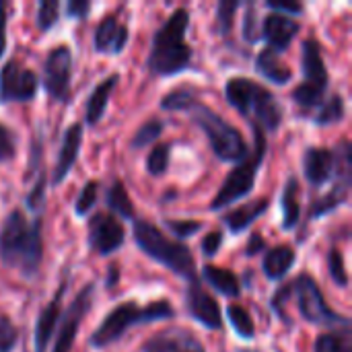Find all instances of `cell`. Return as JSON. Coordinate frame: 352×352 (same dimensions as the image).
<instances>
[{
    "mask_svg": "<svg viewBox=\"0 0 352 352\" xmlns=\"http://www.w3.org/2000/svg\"><path fill=\"white\" fill-rule=\"evenodd\" d=\"M225 97L243 118L254 124V128H260L262 132H274L283 124V105L278 99L252 78H229L225 85Z\"/></svg>",
    "mask_w": 352,
    "mask_h": 352,
    "instance_id": "3",
    "label": "cell"
},
{
    "mask_svg": "<svg viewBox=\"0 0 352 352\" xmlns=\"http://www.w3.org/2000/svg\"><path fill=\"white\" fill-rule=\"evenodd\" d=\"M39 80L29 68H23L16 60H8L0 70V103L31 101L37 95Z\"/></svg>",
    "mask_w": 352,
    "mask_h": 352,
    "instance_id": "11",
    "label": "cell"
},
{
    "mask_svg": "<svg viewBox=\"0 0 352 352\" xmlns=\"http://www.w3.org/2000/svg\"><path fill=\"white\" fill-rule=\"evenodd\" d=\"M243 37L250 43H256L260 39L258 14H256V6L254 4H248V8H245V16H243Z\"/></svg>",
    "mask_w": 352,
    "mask_h": 352,
    "instance_id": "43",
    "label": "cell"
},
{
    "mask_svg": "<svg viewBox=\"0 0 352 352\" xmlns=\"http://www.w3.org/2000/svg\"><path fill=\"white\" fill-rule=\"evenodd\" d=\"M165 227L179 239H186V237H192L196 235L200 229H202V223L200 221H165Z\"/></svg>",
    "mask_w": 352,
    "mask_h": 352,
    "instance_id": "42",
    "label": "cell"
},
{
    "mask_svg": "<svg viewBox=\"0 0 352 352\" xmlns=\"http://www.w3.org/2000/svg\"><path fill=\"white\" fill-rule=\"evenodd\" d=\"M227 318H229V324H231V328L235 330V334L239 338H243V340H254L256 338V326H254V320L248 314V309H243L241 305L231 303L227 307Z\"/></svg>",
    "mask_w": 352,
    "mask_h": 352,
    "instance_id": "29",
    "label": "cell"
},
{
    "mask_svg": "<svg viewBox=\"0 0 352 352\" xmlns=\"http://www.w3.org/2000/svg\"><path fill=\"white\" fill-rule=\"evenodd\" d=\"M64 289L66 287L62 285L60 291L54 295V299L37 316L35 332H33V346H35V352H45L50 340H52V336H54L56 324L60 322V316H62V293H64Z\"/></svg>",
    "mask_w": 352,
    "mask_h": 352,
    "instance_id": "20",
    "label": "cell"
},
{
    "mask_svg": "<svg viewBox=\"0 0 352 352\" xmlns=\"http://www.w3.org/2000/svg\"><path fill=\"white\" fill-rule=\"evenodd\" d=\"M297 192H299V182L295 177H291L283 192V229L285 231L295 229L301 219V206L297 202Z\"/></svg>",
    "mask_w": 352,
    "mask_h": 352,
    "instance_id": "27",
    "label": "cell"
},
{
    "mask_svg": "<svg viewBox=\"0 0 352 352\" xmlns=\"http://www.w3.org/2000/svg\"><path fill=\"white\" fill-rule=\"evenodd\" d=\"M349 188H351V179H340V182H336V186H334L324 198H320V200L311 206V210H309L311 219L324 217V214L336 210L338 206L346 204V200H349Z\"/></svg>",
    "mask_w": 352,
    "mask_h": 352,
    "instance_id": "26",
    "label": "cell"
},
{
    "mask_svg": "<svg viewBox=\"0 0 352 352\" xmlns=\"http://www.w3.org/2000/svg\"><path fill=\"white\" fill-rule=\"evenodd\" d=\"M80 144H82V124H72L64 132L62 146H60V153L52 171V186H60L66 179V175L72 171L80 153Z\"/></svg>",
    "mask_w": 352,
    "mask_h": 352,
    "instance_id": "17",
    "label": "cell"
},
{
    "mask_svg": "<svg viewBox=\"0 0 352 352\" xmlns=\"http://www.w3.org/2000/svg\"><path fill=\"white\" fill-rule=\"evenodd\" d=\"M264 248H266V245H264V239H262L260 235H254V237L248 241V250H245V254H248V256H256V254H260Z\"/></svg>",
    "mask_w": 352,
    "mask_h": 352,
    "instance_id": "48",
    "label": "cell"
},
{
    "mask_svg": "<svg viewBox=\"0 0 352 352\" xmlns=\"http://www.w3.org/2000/svg\"><path fill=\"white\" fill-rule=\"evenodd\" d=\"M97 194H99V184H97L95 179L87 182L85 188L80 190L76 202H74V212H76V217H87V214H89V210H91V208L95 206V202H97Z\"/></svg>",
    "mask_w": 352,
    "mask_h": 352,
    "instance_id": "35",
    "label": "cell"
},
{
    "mask_svg": "<svg viewBox=\"0 0 352 352\" xmlns=\"http://www.w3.org/2000/svg\"><path fill=\"white\" fill-rule=\"evenodd\" d=\"M142 352H206L202 342L188 330L184 328H173V330H163L155 336H151Z\"/></svg>",
    "mask_w": 352,
    "mask_h": 352,
    "instance_id": "16",
    "label": "cell"
},
{
    "mask_svg": "<svg viewBox=\"0 0 352 352\" xmlns=\"http://www.w3.org/2000/svg\"><path fill=\"white\" fill-rule=\"evenodd\" d=\"M161 134H163V120L153 118V120L144 122V124L136 130V134H134L132 140H130V146H132V148L151 146V144H155V142L159 140Z\"/></svg>",
    "mask_w": 352,
    "mask_h": 352,
    "instance_id": "31",
    "label": "cell"
},
{
    "mask_svg": "<svg viewBox=\"0 0 352 352\" xmlns=\"http://www.w3.org/2000/svg\"><path fill=\"white\" fill-rule=\"evenodd\" d=\"M16 155V134L0 124V163L12 161Z\"/></svg>",
    "mask_w": 352,
    "mask_h": 352,
    "instance_id": "41",
    "label": "cell"
},
{
    "mask_svg": "<svg viewBox=\"0 0 352 352\" xmlns=\"http://www.w3.org/2000/svg\"><path fill=\"white\" fill-rule=\"evenodd\" d=\"M186 113H190V118L200 126V130L206 134L214 155L225 161V163H239L248 157V144L245 138L241 136V132L237 128H233L227 120H223L217 111H212L208 105H204L202 101L194 99Z\"/></svg>",
    "mask_w": 352,
    "mask_h": 352,
    "instance_id": "6",
    "label": "cell"
},
{
    "mask_svg": "<svg viewBox=\"0 0 352 352\" xmlns=\"http://www.w3.org/2000/svg\"><path fill=\"white\" fill-rule=\"evenodd\" d=\"M41 258V214L29 221L23 210H12L0 227V262L33 278L39 272Z\"/></svg>",
    "mask_w": 352,
    "mask_h": 352,
    "instance_id": "1",
    "label": "cell"
},
{
    "mask_svg": "<svg viewBox=\"0 0 352 352\" xmlns=\"http://www.w3.org/2000/svg\"><path fill=\"white\" fill-rule=\"evenodd\" d=\"M299 29H301V25L295 19L283 16V14H270L262 23L260 37H264L268 47L278 54V52H285L293 43Z\"/></svg>",
    "mask_w": 352,
    "mask_h": 352,
    "instance_id": "18",
    "label": "cell"
},
{
    "mask_svg": "<svg viewBox=\"0 0 352 352\" xmlns=\"http://www.w3.org/2000/svg\"><path fill=\"white\" fill-rule=\"evenodd\" d=\"M6 25H8L6 4L0 2V58L4 56V50H6Z\"/></svg>",
    "mask_w": 352,
    "mask_h": 352,
    "instance_id": "47",
    "label": "cell"
},
{
    "mask_svg": "<svg viewBox=\"0 0 352 352\" xmlns=\"http://www.w3.org/2000/svg\"><path fill=\"white\" fill-rule=\"evenodd\" d=\"M19 340V332L8 316L0 314V352H12Z\"/></svg>",
    "mask_w": 352,
    "mask_h": 352,
    "instance_id": "39",
    "label": "cell"
},
{
    "mask_svg": "<svg viewBox=\"0 0 352 352\" xmlns=\"http://www.w3.org/2000/svg\"><path fill=\"white\" fill-rule=\"evenodd\" d=\"M202 276L204 280L217 291L221 293L223 297H229V299H237L239 293H241V285H239V278L227 270V268H219V266H204L202 270Z\"/></svg>",
    "mask_w": 352,
    "mask_h": 352,
    "instance_id": "25",
    "label": "cell"
},
{
    "mask_svg": "<svg viewBox=\"0 0 352 352\" xmlns=\"http://www.w3.org/2000/svg\"><path fill=\"white\" fill-rule=\"evenodd\" d=\"M169 153L171 146L169 144H157L148 157H146V169L151 175H163L169 169Z\"/></svg>",
    "mask_w": 352,
    "mask_h": 352,
    "instance_id": "34",
    "label": "cell"
},
{
    "mask_svg": "<svg viewBox=\"0 0 352 352\" xmlns=\"http://www.w3.org/2000/svg\"><path fill=\"white\" fill-rule=\"evenodd\" d=\"M254 138H256V144H254V151L248 153V157L243 161H239L235 165V169L227 175L225 184L221 186V190L217 192L214 200L210 202V208L212 210H221V208H227L229 204L237 202L239 198H245L248 194H252L254 186H256V175L264 163V157H266V138H264V132L260 128H254Z\"/></svg>",
    "mask_w": 352,
    "mask_h": 352,
    "instance_id": "7",
    "label": "cell"
},
{
    "mask_svg": "<svg viewBox=\"0 0 352 352\" xmlns=\"http://www.w3.org/2000/svg\"><path fill=\"white\" fill-rule=\"evenodd\" d=\"M196 99L194 91L190 89H175L171 93H167L161 101V109L165 111H186L188 105Z\"/></svg>",
    "mask_w": 352,
    "mask_h": 352,
    "instance_id": "33",
    "label": "cell"
},
{
    "mask_svg": "<svg viewBox=\"0 0 352 352\" xmlns=\"http://www.w3.org/2000/svg\"><path fill=\"white\" fill-rule=\"evenodd\" d=\"M124 239H126V231L113 214L95 212L89 219V245L97 254L109 256V254L118 252L122 248Z\"/></svg>",
    "mask_w": 352,
    "mask_h": 352,
    "instance_id": "14",
    "label": "cell"
},
{
    "mask_svg": "<svg viewBox=\"0 0 352 352\" xmlns=\"http://www.w3.org/2000/svg\"><path fill=\"white\" fill-rule=\"evenodd\" d=\"M134 241L136 245L155 262L163 264L177 276L186 278L188 283L198 280L196 278V262L190 252L179 241L169 239L159 227H155L148 221H134Z\"/></svg>",
    "mask_w": 352,
    "mask_h": 352,
    "instance_id": "5",
    "label": "cell"
},
{
    "mask_svg": "<svg viewBox=\"0 0 352 352\" xmlns=\"http://www.w3.org/2000/svg\"><path fill=\"white\" fill-rule=\"evenodd\" d=\"M295 260H297V254H295L293 248L276 245V248L266 252L264 262H262V270H264L268 280H280V278H285L289 274Z\"/></svg>",
    "mask_w": 352,
    "mask_h": 352,
    "instance_id": "24",
    "label": "cell"
},
{
    "mask_svg": "<svg viewBox=\"0 0 352 352\" xmlns=\"http://www.w3.org/2000/svg\"><path fill=\"white\" fill-rule=\"evenodd\" d=\"M60 14V4L58 0H41L37 6V27L41 31H50L56 23Z\"/></svg>",
    "mask_w": 352,
    "mask_h": 352,
    "instance_id": "36",
    "label": "cell"
},
{
    "mask_svg": "<svg viewBox=\"0 0 352 352\" xmlns=\"http://www.w3.org/2000/svg\"><path fill=\"white\" fill-rule=\"evenodd\" d=\"M118 274H120V272H118V268H116V266H111V268H109V276H107V287H113V285L118 283Z\"/></svg>",
    "mask_w": 352,
    "mask_h": 352,
    "instance_id": "49",
    "label": "cell"
},
{
    "mask_svg": "<svg viewBox=\"0 0 352 352\" xmlns=\"http://www.w3.org/2000/svg\"><path fill=\"white\" fill-rule=\"evenodd\" d=\"M256 70L260 72V76H264L268 82H274V85H287L293 78V70L270 47H266L258 54Z\"/></svg>",
    "mask_w": 352,
    "mask_h": 352,
    "instance_id": "23",
    "label": "cell"
},
{
    "mask_svg": "<svg viewBox=\"0 0 352 352\" xmlns=\"http://www.w3.org/2000/svg\"><path fill=\"white\" fill-rule=\"evenodd\" d=\"M289 293L295 295L299 314L305 322L316 324V326H344V328L351 326L349 318H342L328 307V303L311 274H307V272L299 274L289 285Z\"/></svg>",
    "mask_w": 352,
    "mask_h": 352,
    "instance_id": "9",
    "label": "cell"
},
{
    "mask_svg": "<svg viewBox=\"0 0 352 352\" xmlns=\"http://www.w3.org/2000/svg\"><path fill=\"white\" fill-rule=\"evenodd\" d=\"M190 27V12L175 8L171 16L161 25L153 37L148 54V70L157 76H173L184 72L192 62V47L186 43V31Z\"/></svg>",
    "mask_w": 352,
    "mask_h": 352,
    "instance_id": "2",
    "label": "cell"
},
{
    "mask_svg": "<svg viewBox=\"0 0 352 352\" xmlns=\"http://www.w3.org/2000/svg\"><path fill=\"white\" fill-rule=\"evenodd\" d=\"M43 202H45V173L41 171L39 177H37V182H35V186H33L31 192L27 194L25 204H27V208H29L31 212L41 214V212H43Z\"/></svg>",
    "mask_w": 352,
    "mask_h": 352,
    "instance_id": "38",
    "label": "cell"
},
{
    "mask_svg": "<svg viewBox=\"0 0 352 352\" xmlns=\"http://www.w3.org/2000/svg\"><path fill=\"white\" fill-rule=\"evenodd\" d=\"M91 10V4L87 0H70L66 4V14L70 19H85Z\"/></svg>",
    "mask_w": 352,
    "mask_h": 352,
    "instance_id": "46",
    "label": "cell"
},
{
    "mask_svg": "<svg viewBox=\"0 0 352 352\" xmlns=\"http://www.w3.org/2000/svg\"><path fill=\"white\" fill-rule=\"evenodd\" d=\"M316 352H352L349 328L342 332H326L316 340Z\"/></svg>",
    "mask_w": 352,
    "mask_h": 352,
    "instance_id": "32",
    "label": "cell"
},
{
    "mask_svg": "<svg viewBox=\"0 0 352 352\" xmlns=\"http://www.w3.org/2000/svg\"><path fill=\"white\" fill-rule=\"evenodd\" d=\"M70 74H72V54L68 45L54 47L43 64V89L45 93L56 99L64 101L70 91Z\"/></svg>",
    "mask_w": 352,
    "mask_h": 352,
    "instance_id": "12",
    "label": "cell"
},
{
    "mask_svg": "<svg viewBox=\"0 0 352 352\" xmlns=\"http://www.w3.org/2000/svg\"><path fill=\"white\" fill-rule=\"evenodd\" d=\"M352 155L349 142H342L340 151H330L324 146H309L303 155V171L311 186H324L334 173L351 175Z\"/></svg>",
    "mask_w": 352,
    "mask_h": 352,
    "instance_id": "10",
    "label": "cell"
},
{
    "mask_svg": "<svg viewBox=\"0 0 352 352\" xmlns=\"http://www.w3.org/2000/svg\"><path fill=\"white\" fill-rule=\"evenodd\" d=\"M268 206H270L268 198L252 200V202H245V204H241V206L229 210V212L223 217V221H225V225L229 227V231L237 235V233H243L250 225H254V221H258V219L266 212Z\"/></svg>",
    "mask_w": 352,
    "mask_h": 352,
    "instance_id": "21",
    "label": "cell"
},
{
    "mask_svg": "<svg viewBox=\"0 0 352 352\" xmlns=\"http://www.w3.org/2000/svg\"><path fill=\"white\" fill-rule=\"evenodd\" d=\"M118 80H120V76H118V74H111V76L103 78V80L91 91V95H89V99H87V107H85V122H87L89 126H95V124L103 118V113H105V109H107V103H109V97H111V93H113V89H116Z\"/></svg>",
    "mask_w": 352,
    "mask_h": 352,
    "instance_id": "22",
    "label": "cell"
},
{
    "mask_svg": "<svg viewBox=\"0 0 352 352\" xmlns=\"http://www.w3.org/2000/svg\"><path fill=\"white\" fill-rule=\"evenodd\" d=\"M239 8V0H221L219 6H217V19H219V25H221V33L227 35L231 31V25H233V14L237 12Z\"/></svg>",
    "mask_w": 352,
    "mask_h": 352,
    "instance_id": "40",
    "label": "cell"
},
{
    "mask_svg": "<svg viewBox=\"0 0 352 352\" xmlns=\"http://www.w3.org/2000/svg\"><path fill=\"white\" fill-rule=\"evenodd\" d=\"M186 309L204 328H208V330H221L223 328L219 303L214 301V297H210L200 287L198 280L190 283V287H188V293H186Z\"/></svg>",
    "mask_w": 352,
    "mask_h": 352,
    "instance_id": "15",
    "label": "cell"
},
{
    "mask_svg": "<svg viewBox=\"0 0 352 352\" xmlns=\"http://www.w3.org/2000/svg\"><path fill=\"white\" fill-rule=\"evenodd\" d=\"M221 245H223V233L221 231H212V233H208L202 239V254L206 258H214L219 254Z\"/></svg>",
    "mask_w": 352,
    "mask_h": 352,
    "instance_id": "44",
    "label": "cell"
},
{
    "mask_svg": "<svg viewBox=\"0 0 352 352\" xmlns=\"http://www.w3.org/2000/svg\"><path fill=\"white\" fill-rule=\"evenodd\" d=\"M301 50V68L305 82H301L293 91V99L303 109H311L324 103V95L328 89V70L324 64L322 45L316 39H305Z\"/></svg>",
    "mask_w": 352,
    "mask_h": 352,
    "instance_id": "8",
    "label": "cell"
},
{
    "mask_svg": "<svg viewBox=\"0 0 352 352\" xmlns=\"http://www.w3.org/2000/svg\"><path fill=\"white\" fill-rule=\"evenodd\" d=\"M328 268H330V276L334 280V285L338 287H346L349 285V274H346V268H344V256L338 248H332L330 254H328Z\"/></svg>",
    "mask_w": 352,
    "mask_h": 352,
    "instance_id": "37",
    "label": "cell"
},
{
    "mask_svg": "<svg viewBox=\"0 0 352 352\" xmlns=\"http://www.w3.org/2000/svg\"><path fill=\"white\" fill-rule=\"evenodd\" d=\"M342 118H344V101L336 93L330 99H324V103L320 105V111L316 116V124L318 126H332V124L342 122Z\"/></svg>",
    "mask_w": 352,
    "mask_h": 352,
    "instance_id": "30",
    "label": "cell"
},
{
    "mask_svg": "<svg viewBox=\"0 0 352 352\" xmlns=\"http://www.w3.org/2000/svg\"><path fill=\"white\" fill-rule=\"evenodd\" d=\"M93 293H95V285H91V283L85 285V287L76 293V297L72 299L70 307L64 311V318H62V324H60V330H58V336H56V344H54V351L52 352L72 351V344H74V340H76L80 322H82L85 314L91 309Z\"/></svg>",
    "mask_w": 352,
    "mask_h": 352,
    "instance_id": "13",
    "label": "cell"
},
{
    "mask_svg": "<svg viewBox=\"0 0 352 352\" xmlns=\"http://www.w3.org/2000/svg\"><path fill=\"white\" fill-rule=\"evenodd\" d=\"M175 316V309L169 301H155L144 307H140L134 301H124L116 305L107 318L97 326V330L91 334L89 344L93 349H105L113 342H118L130 326L134 324H153V322H163L171 320Z\"/></svg>",
    "mask_w": 352,
    "mask_h": 352,
    "instance_id": "4",
    "label": "cell"
},
{
    "mask_svg": "<svg viewBox=\"0 0 352 352\" xmlns=\"http://www.w3.org/2000/svg\"><path fill=\"white\" fill-rule=\"evenodd\" d=\"M95 50L103 54H122L128 43V27L120 25L116 14H107L95 31Z\"/></svg>",
    "mask_w": 352,
    "mask_h": 352,
    "instance_id": "19",
    "label": "cell"
},
{
    "mask_svg": "<svg viewBox=\"0 0 352 352\" xmlns=\"http://www.w3.org/2000/svg\"><path fill=\"white\" fill-rule=\"evenodd\" d=\"M105 202H107V208L111 212H116L118 217H122V219H132L134 217V204H132V200L128 196L126 186L120 179H116L111 184V188L107 190Z\"/></svg>",
    "mask_w": 352,
    "mask_h": 352,
    "instance_id": "28",
    "label": "cell"
},
{
    "mask_svg": "<svg viewBox=\"0 0 352 352\" xmlns=\"http://www.w3.org/2000/svg\"><path fill=\"white\" fill-rule=\"evenodd\" d=\"M268 8L274 10V14H283V16H291V14H299L303 10V6L299 2H280V0H268Z\"/></svg>",
    "mask_w": 352,
    "mask_h": 352,
    "instance_id": "45",
    "label": "cell"
}]
</instances>
